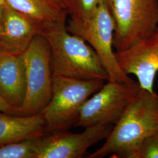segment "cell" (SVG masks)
I'll list each match as a JSON object with an SVG mask.
<instances>
[{"label":"cell","instance_id":"cell-1","mask_svg":"<svg viewBox=\"0 0 158 158\" xmlns=\"http://www.w3.org/2000/svg\"><path fill=\"white\" fill-rule=\"evenodd\" d=\"M158 127V94L141 89L113 126L102 147L87 156L132 158L141 142Z\"/></svg>","mask_w":158,"mask_h":158},{"label":"cell","instance_id":"cell-2","mask_svg":"<svg viewBox=\"0 0 158 158\" xmlns=\"http://www.w3.org/2000/svg\"><path fill=\"white\" fill-rule=\"evenodd\" d=\"M40 34L45 37L51 46L54 76L110 80L107 70L95 50L81 38L70 33L66 23L42 27Z\"/></svg>","mask_w":158,"mask_h":158},{"label":"cell","instance_id":"cell-3","mask_svg":"<svg viewBox=\"0 0 158 158\" xmlns=\"http://www.w3.org/2000/svg\"><path fill=\"white\" fill-rule=\"evenodd\" d=\"M104 82L100 79L80 80L53 75L52 98L41 112L45 123L46 133L75 127L81 108Z\"/></svg>","mask_w":158,"mask_h":158},{"label":"cell","instance_id":"cell-4","mask_svg":"<svg viewBox=\"0 0 158 158\" xmlns=\"http://www.w3.org/2000/svg\"><path fill=\"white\" fill-rule=\"evenodd\" d=\"M115 21L108 0H103L90 16L83 20L70 19L68 31L81 38L95 50L107 70L110 81L132 83L135 81L120 69L113 51Z\"/></svg>","mask_w":158,"mask_h":158},{"label":"cell","instance_id":"cell-5","mask_svg":"<svg viewBox=\"0 0 158 158\" xmlns=\"http://www.w3.org/2000/svg\"><path fill=\"white\" fill-rule=\"evenodd\" d=\"M23 55L27 90L21 111L23 115L38 114L48 104L52 96L53 73L51 46L45 36L37 34Z\"/></svg>","mask_w":158,"mask_h":158},{"label":"cell","instance_id":"cell-6","mask_svg":"<svg viewBox=\"0 0 158 158\" xmlns=\"http://www.w3.org/2000/svg\"><path fill=\"white\" fill-rule=\"evenodd\" d=\"M115 21L113 46L126 50L149 36L158 26V0H108Z\"/></svg>","mask_w":158,"mask_h":158},{"label":"cell","instance_id":"cell-7","mask_svg":"<svg viewBox=\"0 0 158 158\" xmlns=\"http://www.w3.org/2000/svg\"><path fill=\"white\" fill-rule=\"evenodd\" d=\"M141 89L139 83L107 81L85 102L75 127L115 125Z\"/></svg>","mask_w":158,"mask_h":158},{"label":"cell","instance_id":"cell-8","mask_svg":"<svg viewBox=\"0 0 158 158\" xmlns=\"http://www.w3.org/2000/svg\"><path fill=\"white\" fill-rule=\"evenodd\" d=\"M113 125H96L80 133L63 130L38 137L35 158H81L89 148L106 139Z\"/></svg>","mask_w":158,"mask_h":158},{"label":"cell","instance_id":"cell-9","mask_svg":"<svg viewBox=\"0 0 158 158\" xmlns=\"http://www.w3.org/2000/svg\"><path fill=\"white\" fill-rule=\"evenodd\" d=\"M114 54L125 73L135 76L142 89L154 91L153 83L158 72V26L146 38Z\"/></svg>","mask_w":158,"mask_h":158},{"label":"cell","instance_id":"cell-10","mask_svg":"<svg viewBox=\"0 0 158 158\" xmlns=\"http://www.w3.org/2000/svg\"><path fill=\"white\" fill-rule=\"evenodd\" d=\"M26 90V68L23 53L1 52L0 96L9 105L21 110Z\"/></svg>","mask_w":158,"mask_h":158},{"label":"cell","instance_id":"cell-11","mask_svg":"<svg viewBox=\"0 0 158 158\" xmlns=\"http://www.w3.org/2000/svg\"><path fill=\"white\" fill-rule=\"evenodd\" d=\"M40 32V26L36 23L6 6L0 38L3 51L23 53L34 36Z\"/></svg>","mask_w":158,"mask_h":158},{"label":"cell","instance_id":"cell-12","mask_svg":"<svg viewBox=\"0 0 158 158\" xmlns=\"http://www.w3.org/2000/svg\"><path fill=\"white\" fill-rule=\"evenodd\" d=\"M42 113L18 115L0 111V147L45 134Z\"/></svg>","mask_w":158,"mask_h":158},{"label":"cell","instance_id":"cell-13","mask_svg":"<svg viewBox=\"0 0 158 158\" xmlns=\"http://www.w3.org/2000/svg\"><path fill=\"white\" fill-rule=\"evenodd\" d=\"M6 5L36 23L40 29L59 23H66L68 14L48 0H5Z\"/></svg>","mask_w":158,"mask_h":158},{"label":"cell","instance_id":"cell-14","mask_svg":"<svg viewBox=\"0 0 158 158\" xmlns=\"http://www.w3.org/2000/svg\"><path fill=\"white\" fill-rule=\"evenodd\" d=\"M38 137L12 142L0 147V158H35Z\"/></svg>","mask_w":158,"mask_h":158},{"label":"cell","instance_id":"cell-15","mask_svg":"<svg viewBox=\"0 0 158 158\" xmlns=\"http://www.w3.org/2000/svg\"><path fill=\"white\" fill-rule=\"evenodd\" d=\"M102 1L103 0H67L66 12L70 19L83 20L90 15Z\"/></svg>","mask_w":158,"mask_h":158},{"label":"cell","instance_id":"cell-16","mask_svg":"<svg viewBox=\"0 0 158 158\" xmlns=\"http://www.w3.org/2000/svg\"><path fill=\"white\" fill-rule=\"evenodd\" d=\"M132 158H158V127L141 142Z\"/></svg>","mask_w":158,"mask_h":158},{"label":"cell","instance_id":"cell-17","mask_svg":"<svg viewBox=\"0 0 158 158\" xmlns=\"http://www.w3.org/2000/svg\"><path fill=\"white\" fill-rule=\"evenodd\" d=\"M0 111L4 113H8L13 115H23L21 110H18L9 105L0 96Z\"/></svg>","mask_w":158,"mask_h":158},{"label":"cell","instance_id":"cell-18","mask_svg":"<svg viewBox=\"0 0 158 158\" xmlns=\"http://www.w3.org/2000/svg\"><path fill=\"white\" fill-rule=\"evenodd\" d=\"M48 1L51 2L53 6H56L58 9L66 12L67 0H48Z\"/></svg>","mask_w":158,"mask_h":158},{"label":"cell","instance_id":"cell-19","mask_svg":"<svg viewBox=\"0 0 158 158\" xmlns=\"http://www.w3.org/2000/svg\"><path fill=\"white\" fill-rule=\"evenodd\" d=\"M4 6H0V38L2 35V28H3V20H4V13L5 10Z\"/></svg>","mask_w":158,"mask_h":158},{"label":"cell","instance_id":"cell-20","mask_svg":"<svg viewBox=\"0 0 158 158\" xmlns=\"http://www.w3.org/2000/svg\"><path fill=\"white\" fill-rule=\"evenodd\" d=\"M6 6L5 0H0V6Z\"/></svg>","mask_w":158,"mask_h":158},{"label":"cell","instance_id":"cell-21","mask_svg":"<svg viewBox=\"0 0 158 158\" xmlns=\"http://www.w3.org/2000/svg\"><path fill=\"white\" fill-rule=\"evenodd\" d=\"M2 51H3V49H2V47H1V44H0V52H2Z\"/></svg>","mask_w":158,"mask_h":158}]
</instances>
